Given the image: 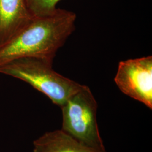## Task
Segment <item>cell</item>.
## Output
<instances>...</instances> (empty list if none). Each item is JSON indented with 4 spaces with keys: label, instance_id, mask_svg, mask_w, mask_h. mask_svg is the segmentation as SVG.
Masks as SVG:
<instances>
[{
    "label": "cell",
    "instance_id": "6da1fadb",
    "mask_svg": "<svg viewBox=\"0 0 152 152\" xmlns=\"http://www.w3.org/2000/svg\"><path fill=\"white\" fill-rule=\"evenodd\" d=\"M76 19L73 12L58 8L49 14L33 15L24 27L0 47V66L21 58L53 61L74 31Z\"/></svg>",
    "mask_w": 152,
    "mask_h": 152
},
{
    "label": "cell",
    "instance_id": "7a4b0ae2",
    "mask_svg": "<svg viewBox=\"0 0 152 152\" xmlns=\"http://www.w3.org/2000/svg\"><path fill=\"white\" fill-rule=\"evenodd\" d=\"M52 64L45 59L21 58L0 66V73L27 82L60 107L83 85L55 72Z\"/></svg>",
    "mask_w": 152,
    "mask_h": 152
},
{
    "label": "cell",
    "instance_id": "3957f363",
    "mask_svg": "<svg viewBox=\"0 0 152 152\" xmlns=\"http://www.w3.org/2000/svg\"><path fill=\"white\" fill-rule=\"evenodd\" d=\"M60 108L62 130L86 147L106 152L98 127V104L89 87L83 85Z\"/></svg>",
    "mask_w": 152,
    "mask_h": 152
},
{
    "label": "cell",
    "instance_id": "277c9868",
    "mask_svg": "<svg viewBox=\"0 0 152 152\" xmlns=\"http://www.w3.org/2000/svg\"><path fill=\"white\" fill-rule=\"evenodd\" d=\"M114 82L125 95L152 109V56L120 61Z\"/></svg>",
    "mask_w": 152,
    "mask_h": 152
},
{
    "label": "cell",
    "instance_id": "5b68a950",
    "mask_svg": "<svg viewBox=\"0 0 152 152\" xmlns=\"http://www.w3.org/2000/svg\"><path fill=\"white\" fill-rule=\"evenodd\" d=\"M32 16L26 0H0V47L24 27Z\"/></svg>",
    "mask_w": 152,
    "mask_h": 152
},
{
    "label": "cell",
    "instance_id": "8992f818",
    "mask_svg": "<svg viewBox=\"0 0 152 152\" xmlns=\"http://www.w3.org/2000/svg\"><path fill=\"white\" fill-rule=\"evenodd\" d=\"M33 152H103L83 145L64 131L47 132L33 141Z\"/></svg>",
    "mask_w": 152,
    "mask_h": 152
},
{
    "label": "cell",
    "instance_id": "52a82bcc",
    "mask_svg": "<svg viewBox=\"0 0 152 152\" xmlns=\"http://www.w3.org/2000/svg\"><path fill=\"white\" fill-rule=\"evenodd\" d=\"M60 0H26L28 9L33 15H44L52 13L57 9Z\"/></svg>",
    "mask_w": 152,
    "mask_h": 152
}]
</instances>
